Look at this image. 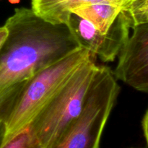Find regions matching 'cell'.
Masks as SVG:
<instances>
[{
  "instance_id": "6da1fadb",
  "label": "cell",
  "mask_w": 148,
  "mask_h": 148,
  "mask_svg": "<svg viewBox=\"0 0 148 148\" xmlns=\"http://www.w3.org/2000/svg\"><path fill=\"white\" fill-rule=\"evenodd\" d=\"M0 48V92L25 82L80 48L66 24H54L20 7L4 25Z\"/></svg>"
},
{
  "instance_id": "7a4b0ae2",
  "label": "cell",
  "mask_w": 148,
  "mask_h": 148,
  "mask_svg": "<svg viewBox=\"0 0 148 148\" xmlns=\"http://www.w3.org/2000/svg\"><path fill=\"white\" fill-rule=\"evenodd\" d=\"M95 54L79 48L25 82L4 120V136L10 138L30 125L35 117L66 84L75 70Z\"/></svg>"
},
{
  "instance_id": "3957f363",
  "label": "cell",
  "mask_w": 148,
  "mask_h": 148,
  "mask_svg": "<svg viewBox=\"0 0 148 148\" xmlns=\"http://www.w3.org/2000/svg\"><path fill=\"white\" fill-rule=\"evenodd\" d=\"M96 56L82 63L29 127L43 148H50L77 119L98 70Z\"/></svg>"
},
{
  "instance_id": "277c9868",
  "label": "cell",
  "mask_w": 148,
  "mask_h": 148,
  "mask_svg": "<svg viewBox=\"0 0 148 148\" xmlns=\"http://www.w3.org/2000/svg\"><path fill=\"white\" fill-rule=\"evenodd\" d=\"M119 91L114 72L98 65L80 114L50 148H100L104 127Z\"/></svg>"
},
{
  "instance_id": "5b68a950",
  "label": "cell",
  "mask_w": 148,
  "mask_h": 148,
  "mask_svg": "<svg viewBox=\"0 0 148 148\" xmlns=\"http://www.w3.org/2000/svg\"><path fill=\"white\" fill-rule=\"evenodd\" d=\"M65 24L79 46L95 54L104 62H114L130 37L128 25L121 13L107 32L71 13Z\"/></svg>"
},
{
  "instance_id": "8992f818",
  "label": "cell",
  "mask_w": 148,
  "mask_h": 148,
  "mask_svg": "<svg viewBox=\"0 0 148 148\" xmlns=\"http://www.w3.org/2000/svg\"><path fill=\"white\" fill-rule=\"evenodd\" d=\"M132 29L118 56L114 76L137 90L148 92V23Z\"/></svg>"
},
{
  "instance_id": "52a82bcc",
  "label": "cell",
  "mask_w": 148,
  "mask_h": 148,
  "mask_svg": "<svg viewBox=\"0 0 148 148\" xmlns=\"http://www.w3.org/2000/svg\"><path fill=\"white\" fill-rule=\"evenodd\" d=\"M134 0H31V9L36 14L54 24H65L72 10L82 6L108 4L127 8Z\"/></svg>"
},
{
  "instance_id": "ba28073f",
  "label": "cell",
  "mask_w": 148,
  "mask_h": 148,
  "mask_svg": "<svg viewBox=\"0 0 148 148\" xmlns=\"http://www.w3.org/2000/svg\"><path fill=\"white\" fill-rule=\"evenodd\" d=\"M121 9L108 4H94L82 6L72 10V13L93 25L98 30L107 32L118 18Z\"/></svg>"
},
{
  "instance_id": "9c48e42d",
  "label": "cell",
  "mask_w": 148,
  "mask_h": 148,
  "mask_svg": "<svg viewBox=\"0 0 148 148\" xmlns=\"http://www.w3.org/2000/svg\"><path fill=\"white\" fill-rule=\"evenodd\" d=\"M121 14L130 28L148 23V0H134L121 10Z\"/></svg>"
},
{
  "instance_id": "30bf717a",
  "label": "cell",
  "mask_w": 148,
  "mask_h": 148,
  "mask_svg": "<svg viewBox=\"0 0 148 148\" xmlns=\"http://www.w3.org/2000/svg\"><path fill=\"white\" fill-rule=\"evenodd\" d=\"M0 148H43L39 140L30 130L26 127L10 138L3 140Z\"/></svg>"
},
{
  "instance_id": "8fae6325",
  "label": "cell",
  "mask_w": 148,
  "mask_h": 148,
  "mask_svg": "<svg viewBox=\"0 0 148 148\" xmlns=\"http://www.w3.org/2000/svg\"><path fill=\"white\" fill-rule=\"evenodd\" d=\"M25 82L13 85L0 92V119L5 120L7 118L20 94Z\"/></svg>"
},
{
  "instance_id": "7c38bea8",
  "label": "cell",
  "mask_w": 148,
  "mask_h": 148,
  "mask_svg": "<svg viewBox=\"0 0 148 148\" xmlns=\"http://www.w3.org/2000/svg\"><path fill=\"white\" fill-rule=\"evenodd\" d=\"M143 131H144L145 137L146 141H147V144L148 146V110L147 112H146L144 118H143Z\"/></svg>"
},
{
  "instance_id": "4fadbf2b",
  "label": "cell",
  "mask_w": 148,
  "mask_h": 148,
  "mask_svg": "<svg viewBox=\"0 0 148 148\" xmlns=\"http://www.w3.org/2000/svg\"><path fill=\"white\" fill-rule=\"evenodd\" d=\"M7 35V30L4 26L0 27V48L4 43Z\"/></svg>"
},
{
  "instance_id": "5bb4252c",
  "label": "cell",
  "mask_w": 148,
  "mask_h": 148,
  "mask_svg": "<svg viewBox=\"0 0 148 148\" xmlns=\"http://www.w3.org/2000/svg\"><path fill=\"white\" fill-rule=\"evenodd\" d=\"M4 132H5V127H4V119H0V144L2 142L3 138L4 136Z\"/></svg>"
}]
</instances>
